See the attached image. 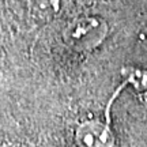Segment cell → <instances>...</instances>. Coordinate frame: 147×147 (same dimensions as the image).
<instances>
[{
	"instance_id": "obj_1",
	"label": "cell",
	"mask_w": 147,
	"mask_h": 147,
	"mask_svg": "<svg viewBox=\"0 0 147 147\" xmlns=\"http://www.w3.org/2000/svg\"><path fill=\"white\" fill-rule=\"evenodd\" d=\"M108 34V26L98 18H80L64 30V40L76 51L98 47Z\"/></svg>"
},
{
	"instance_id": "obj_2",
	"label": "cell",
	"mask_w": 147,
	"mask_h": 147,
	"mask_svg": "<svg viewBox=\"0 0 147 147\" xmlns=\"http://www.w3.org/2000/svg\"><path fill=\"white\" fill-rule=\"evenodd\" d=\"M75 140L79 147H115V136L110 128V121H83L75 131Z\"/></svg>"
},
{
	"instance_id": "obj_3",
	"label": "cell",
	"mask_w": 147,
	"mask_h": 147,
	"mask_svg": "<svg viewBox=\"0 0 147 147\" xmlns=\"http://www.w3.org/2000/svg\"><path fill=\"white\" fill-rule=\"evenodd\" d=\"M27 8L36 19L41 22L52 21L65 10L67 0H26Z\"/></svg>"
},
{
	"instance_id": "obj_4",
	"label": "cell",
	"mask_w": 147,
	"mask_h": 147,
	"mask_svg": "<svg viewBox=\"0 0 147 147\" xmlns=\"http://www.w3.org/2000/svg\"><path fill=\"white\" fill-rule=\"evenodd\" d=\"M123 72L125 75L128 83L134 84V87L147 97V71H140L136 68H124Z\"/></svg>"
},
{
	"instance_id": "obj_5",
	"label": "cell",
	"mask_w": 147,
	"mask_h": 147,
	"mask_svg": "<svg viewBox=\"0 0 147 147\" xmlns=\"http://www.w3.org/2000/svg\"><path fill=\"white\" fill-rule=\"evenodd\" d=\"M0 147H14V146H10V144H3V146H0Z\"/></svg>"
}]
</instances>
